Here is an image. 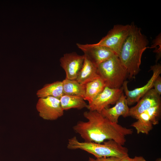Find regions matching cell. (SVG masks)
Segmentation results:
<instances>
[{"instance_id": "ba28073f", "label": "cell", "mask_w": 161, "mask_h": 161, "mask_svg": "<svg viewBox=\"0 0 161 161\" xmlns=\"http://www.w3.org/2000/svg\"><path fill=\"white\" fill-rule=\"evenodd\" d=\"M123 91L122 87L114 89L106 86L101 92L88 103L87 108L89 110L96 111L100 113L103 109L108 108L109 105L115 104Z\"/></svg>"}, {"instance_id": "e0dca14e", "label": "cell", "mask_w": 161, "mask_h": 161, "mask_svg": "<svg viewBox=\"0 0 161 161\" xmlns=\"http://www.w3.org/2000/svg\"><path fill=\"white\" fill-rule=\"evenodd\" d=\"M85 100L90 103L106 86L103 80L100 77L89 82L85 85Z\"/></svg>"}, {"instance_id": "2e32d148", "label": "cell", "mask_w": 161, "mask_h": 161, "mask_svg": "<svg viewBox=\"0 0 161 161\" xmlns=\"http://www.w3.org/2000/svg\"><path fill=\"white\" fill-rule=\"evenodd\" d=\"M59 100L64 111L71 109H81L87 108L88 105L83 97L77 96L64 94Z\"/></svg>"}, {"instance_id": "7c38bea8", "label": "cell", "mask_w": 161, "mask_h": 161, "mask_svg": "<svg viewBox=\"0 0 161 161\" xmlns=\"http://www.w3.org/2000/svg\"><path fill=\"white\" fill-rule=\"evenodd\" d=\"M161 105V97L154 89L145 94L134 106L129 109V116L136 119L142 113L150 108Z\"/></svg>"}, {"instance_id": "30bf717a", "label": "cell", "mask_w": 161, "mask_h": 161, "mask_svg": "<svg viewBox=\"0 0 161 161\" xmlns=\"http://www.w3.org/2000/svg\"><path fill=\"white\" fill-rule=\"evenodd\" d=\"M77 47L84 53V55L97 66L116 55L111 49L96 44H82L77 43Z\"/></svg>"}, {"instance_id": "ffe728a7", "label": "cell", "mask_w": 161, "mask_h": 161, "mask_svg": "<svg viewBox=\"0 0 161 161\" xmlns=\"http://www.w3.org/2000/svg\"><path fill=\"white\" fill-rule=\"evenodd\" d=\"M154 44L151 48L156 47V46L161 45V35H159L156 38ZM157 60H158L160 58L161 55V46L157 47Z\"/></svg>"}, {"instance_id": "4fadbf2b", "label": "cell", "mask_w": 161, "mask_h": 161, "mask_svg": "<svg viewBox=\"0 0 161 161\" xmlns=\"http://www.w3.org/2000/svg\"><path fill=\"white\" fill-rule=\"evenodd\" d=\"M129 109L126 96L123 93L114 106L104 109L100 113L112 122L118 123L120 116L124 117L129 116Z\"/></svg>"}, {"instance_id": "603a6c76", "label": "cell", "mask_w": 161, "mask_h": 161, "mask_svg": "<svg viewBox=\"0 0 161 161\" xmlns=\"http://www.w3.org/2000/svg\"><path fill=\"white\" fill-rule=\"evenodd\" d=\"M133 158L134 161H146L144 157L142 156H135Z\"/></svg>"}, {"instance_id": "d6986e66", "label": "cell", "mask_w": 161, "mask_h": 161, "mask_svg": "<svg viewBox=\"0 0 161 161\" xmlns=\"http://www.w3.org/2000/svg\"><path fill=\"white\" fill-rule=\"evenodd\" d=\"M154 89L160 95H161V77L159 75L155 79L154 83Z\"/></svg>"}, {"instance_id": "7a4b0ae2", "label": "cell", "mask_w": 161, "mask_h": 161, "mask_svg": "<svg viewBox=\"0 0 161 161\" xmlns=\"http://www.w3.org/2000/svg\"><path fill=\"white\" fill-rule=\"evenodd\" d=\"M120 49L118 57L130 79L135 78L140 71L143 53L148 48V40L140 29L134 24Z\"/></svg>"}, {"instance_id": "cb8c5ba5", "label": "cell", "mask_w": 161, "mask_h": 161, "mask_svg": "<svg viewBox=\"0 0 161 161\" xmlns=\"http://www.w3.org/2000/svg\"><path fill=\"white\" fill-rule=\"evenodd\" d=\"M87 161H95V160L94 159L89 157Z\"/></svg>"}, {"instance_id": "9c48e42d", "label": "cell", "mask_w": 161, "mask_h": 161, "mask_svg": "<svg viewBox=\"0 0 161 161\" xmlns=\"http://www.w3.org/2000/svg\"><path fill=\"white\" fill-rule=\"evenodd\" d=\"M161 110V105L150 108L141 114L137 118V120L131 126L135 129L138 134H148L153 126L158 123Z\"/></svg>"}, {"instance_id": "d4e9b609", "label": "cell", "mask_w": 161, "mask_h": 161, "mask_svg": "<svg viewBox=\"0 0 161 161\" xmlns=\"http://www.w3.org/2000/svg\"><path fill=\"white\" fill-rule=\"evenodd\" d=\"M161 159L160 158H159L156 161H161Z\"/></svg>"}, {"instance_id": "8fae6325", "label": "cell", "mask_w": 161, "mask_h": 161, "mask_svg": "<svg viewBox=\"0 0 161 161\" xmlns=\"http://www.w3.org/2000/svg\"><path fill=\"white\" fill-rule=\"evenodd\" d=\"M85 56L72 52L64 54L60 60V65L66 73V78L76 80L83 66Z\"/></svg>"}, {"instance_id": "6da1fadb", "label": "cell", "mask_w": 161, "mask_h": 161, "mask_svg": "<svg viewBox=\"0 0 161 161\" xmlns=\"http://www.w3.org/2000/svg\"><path fill=\"white\" fill-rule=\"evenodd\" d=\"M83 115L88 121H79L73 128L84 142L101 143L106 140H113L123 145L126 137L133 133L132 129L112 122L96 111H86Z\"/></svg>"}, {"instance_id": "9a60e30c", "label": "cell", "mask_w": 161, "mask_h": 161, "mask_svg": "<svg viewBox=\"0 0 161 161\" xmlns=\"http://www.w3.org/2000/svg\"><path fill=\"white\" fill-rule=\"evenodd\" d=\"M36 94L39 98L52 97L59 99L64 94L62 82L57 81L46 84L38 90Z\"/></svg>"}, {"instance_id": "5bb4252c", "label": "cell", "mask_w": 161, "mask_h": 161, "mask_svg": "<svg viewBox=\"0 0 161 161\" xmlns=\"http://www.w3.org/2000/svg\"><path fill=\"white\" fill-rule=\"evenodd\" d=\"M84 56L83 66L76 79L80 83L83 85L100 77L97 66L87 57Z\"/></svg>"}, {"instance_id": "8992f818", "label": "cell", "mask_w": 161, "mask_h": 161, "mask_svg": "<svg viewBox=\"0 0 161 161\" xmlns=\"http://www.w3.org/2000/svg\"><path fill=\"white\" fill-rule=\"evenodd\" d=\"M36 109L39 116L47 120H57L64 114L59 99L52 97L39 98L36 104Z\"/></svg>"}, {"instance_id": "52a82bcc", "label": "cell", "mask_w": 161, "mask_h": 161, "mask_svg": "<svg viewBox=\"0 0 161 161\" xmlns=\"http://www.w3.org/2000/svg\"><path fill=\"white\" fill-rule=\"evenodd\" d=\"M153 74L147 83L140 87L132 90H129L128 88V81L125 80L122 87L124 91L128 106H131L137 103L140 99L153 87L154 82L158 76L161 73V66L160 64H156L151 67Z\"/></svg>"}, {"instance_id": "3957f363", "label": "cell", "mask_w": 161, "mask_h": 161, "mask_svg": "<svg viewBox=\"0 0 161 161\" xmlns=\"http://www.w3.org/2000/svg\"><path fill=\"white\" fill-rule=\"evenodd\" d=\"M103 143L80 142L75 136L69 139L67 147L69 149L84 151L96 158L110 157L122 158L128 155V148L114 140H109Z\"/></svg>"}, {"instance_id": "5b68a950", "label": "cell", "mask_w": 161, "mask_h": 161, "mask_svg": "<svg viewBox=\"0 0 161 161\" xmlns=\"http://www.w3.org/2000/svg\"><path fill=\"white\" fill-rule=\"evenodd\" d=\"M130 25L117 24L114 26L97 44L111 49L117 56L129 32Z\"/></svg>"}, {"instance_id": "277c9868", "label": "cell", "mask_w": 161, "mask_h": 161, "mask_svg": "<svg viewBox=\"0 0 161 161\" xmlns=\"http://www.w3.org/2000/svg\"><path fill=\"white\" fill-rule=\"evenodd\" d=\"M97 69L100 78L110 88H121L127 77L126 70L116 55L98 65Z\"/></svg>"}, {"instance_id": "44dd1931", "label": "cell", "mask_w": 161, "mask_h": 161, "mask_svg": "<svg viewBox=\"0 0 161 161\" xmlns=\"http://www.w3.org/2000/svg\"><path fill=\"white\" fill-rule=\"evenodd\" d=\"M122 158L115 157H110L96 158L95 161H121Z\"/></svg>"}, {"instance_id": "ac0fdd59", "label": "cell", "mask_w": 161, "mask_h": 161, "mask_svg": "<svg viewBox=\"0 0 161 161\" xmlns=\"http://www.w3.org/2000/svg\"><path fill=\"white\" fill-rule=\"evenodd\" d=\"M64 94L81 97L84 100L85 86L78 83L76 80L65 78L62 81Z\"/></svg>"}, {"instance_id": "7402d4cb", "label": "cell", "mask_w": 161, "mask_h": 161, "mask_svg": "<svg viewBox=\"0 0 161 161\" xmlns=\"http://www.w3.org/2000/svg\"><path fill=\"white\" fill-rule=\"evenodd\" d=\"M121 161H134V158L130 157L129 155L122 158Z\"/></svg>"}]
</instances>
